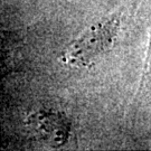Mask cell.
Segmentation results:
<instances>
[{
  "mask_svg": "<svg viewBox=\"0 0 151 151\" xmlns=\"http://www.w3.org/2000/svg\"><path fill=\"white\" fill-rule=\"evenodd\" d=\"M122 12L116 11L91 25L78 37L65 46L60 62L70 68H85L94 64L113 46L121 25Z\"/></svg>",
  "mask_w": 151,
  "mask_h": 151,
  "instance_id": "6da1fadb",
  "label": "cell"
}]
</instances>
